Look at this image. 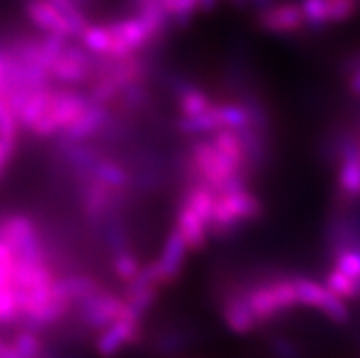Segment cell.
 <instances>
[{
  "instance_id": "7a4b0ae2",
  "label": "cell",
  "mask_w": 360,
  "mask_h": 358,
  "mask_svg": "<svg viewBox=\"0 0 360 358\" xmlns=\"http://www.w3.org/2000/svg\"><path fill=\"white\" fill-rule=\"evenodd\" d=\"M4 73H6V59H4V55L0 53V87H2V81H4Z\"/></svg>"
},
{
  "instance_id": "6da1fadb",
  "label": "cell",
  "mask_w": 360,
  "mask_h": 358,
  "mask_svg": "<svg viewBox=\"0 0 360 358\" xmlns=\"http://www.w3.org/2000/svg\"><path fill=\"white\" fill-rule=\"evenodd\" d=\"M13 141L8 137H0V176L4 172L6 165H8L9 158L13 154Z\"/></svg>"
}]
</instances>
